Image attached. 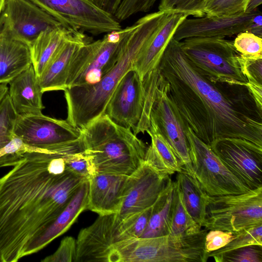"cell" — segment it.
<instances>
[{
	"label": "cell",
	"instance_id": "cell-1",
	"mask_svg": "<svg viewBox=\"0 0 262 262\" xmlns=\"http://www.w3.org/2000/svg\"><path fill=\"white\" fill-rule=\"evenodd\" d=\"M82 147L79 139L53 149L26 152L0 178V262L30 255L36 239L87 180L65 163L67 154Z\"/></svg>",
	"mask_w": 262,
	"mask_h": 262
},
{
	"label": "cell",
	"instance_id": "cell-2",
	"mask_svg": "<svg viewBox=\"0 0 262 262\" xmlns=\"http://www.w3.org/2000/svg\"><path fill=\"white\" fill-rule=\"evenodd\" d=\"M158 68L184 122L202 141L210 146L217 139L235 138L262 147V111L247 85L211 80L173 38Z\"/></svg>",
	"mask_w": 262,
	"mask_h": 262
},
{
	"label": "cell",
	"instance_id": "cell-3",
	"mask_svg": "<svg viewBox=\"0 0 262 262\" xmlns=\"http://www.w3.org/2000/svg\"><path fill=\"white\" fill-rule=\"evenodd\" d=\"M169 12L158 10L139 18L121 29L119 58L98 83L78 85L64 90L67 105V120L80 129L105 114L107 102L119 82L134 69L136 57L163 25Z\"/></svg>",
	"mask_w": 262,
	"mask_h": 262
},
{
	"label": "cell",
	"instance_id": "cell-4",
	"mask_svg": "<svg viewBox=\"0 0 262 262\" xmlns=\"http://www.w3.org/2000/svg\"><path fill=\"white\" fill-rule=\"evenodd\" d=\"M84 149L97 173L128 176L144 161L147 147L132 130L106 114L80 129Z\"/></svg>",
	"mask_w": 262,
	"mask_h": 262
},
{
	"label": "cell",
	"instance_id": "cell-5",
	"mask_svg": "<svg viewBox=\"0 0 262 262\" xmlns=\"http://www.w3.org/2000/svg\"><path fill=\"white\" fill-rule=\"evenodd\" d=\"M198 226L179 236L167 234L115 242L108 262H206L207 230Z\"/></svg>",
	"mask_w": 262,
	"mask_h": 262
},
{
	"label": "cell",
	"instance_id": "cell-6",
	"mask_svg": "<svg viewBox=\"0 0 262 262\" xmlns=\"http://www.w3.org/2000/svg\"><path fill=\"white\" fill-rule=\"evenodd\" d=\"M155 69L142 80L136 70L128 71L119 82L106 106L105 114L137 135L150 126V116L161 75Z\"/></svg>",
	"mask_w": 262,
	"mask_h": 262
},
{
	"label": "cell",
	"instance_id": "cell-7",
	"mask_svg": "<svg viewBox=\"0 0 262 262\" xmlns=\"http://www.w3.org/2000/svg\"><path fill=\"white\" fill-rule=\"evenodd\" d=\"M183 52L211 80L247 85L241 54L224 37H191L180 41Z\"/></svg>",
	"mask_w": 262,
	"mask_h": 262
},
{
	"label": "cell",
	"instance_id": "cell-8",
	"mask_svg": "<svg viewBox=\"0 0 262 262\" xmlns=\"http://www.w3.org/2000/svg\"><path fill=\"white\" fill-rule=\"evenodd\" d=\"M202 227L234 232L262 224V187L238 194H206Z\"/></svg>",
	"mask_w": 262,
	"mask_h": 262
},
{
	"label": "cell",
	"instance_id": "cell-9",
	"mask_svg": "<svg viewBox=\"0 0 262 262\" xmlns=\"http://www.w3.org/2000/svg\"><path fill=\"white\" fill-rule=\"evenodd\" d=\"M191 160V173L209 196L238 194L250 189L225 167L210 146L187 126L185 130Z\"/></svg>",
	"mask_w": 262,
	"mask_h": 262
},
{
	"label": "cell",
	"instance_id": "cell-10",
	"mask_svg": "<svg viewBox=\"0 0 262 262\" xmlns=\"http://www.w3.org/2000/svg\"><path fill=\"white\" fill-rule=\"evenodd\" d=\"M121 39L120 30L106 33L101 39L82 46L72 61L66 89L74 86L93 85L100 81L119 58Z\"/></svg>",
	"mask_w": 262,
	"mask_h": 262
},
{
	"label": "cell",
	"instance_id": "cell-11",
	"mask_svg": "<svg viewBox=\"0 0 262 262\" xmlns=\"http://www.w3.org/2000/svg\"><path fill=\"white\" fill-rule=\"evenodd\" d=\"M48 13L63 27L94 35L122 29L112 14L90 0H29Z\"/></svg>",
	"mask_w": 262,
	"mask_h": 262
},
{
	"label": "cell",
	"instance_id": "cell-12",
	"mask_svg": "<svg viewBox=\"0 0 262 262\" xmlns=\"http://www.w3.org/2000/svg\"><path fill=\"white\" fill-rule=\"evenodd\" d=\"M61 26L29 0H6L0 14V36L21 42L29 47L42 32Z\"/></svg>",
	"mask_w": 262,
	"mask_h": 262
},
{
	"label": "cell",
	"instance_id": "cell-13",
	"mask_svg": "<svg viewBox=\"0 0 262 262\" xmlns=\"http://www.w3.org/2000/svg\"><path fill=\"white\" fill-rule=\"evenodd\" d=\"M225 167L250 189L262 187V147L235 138L214 140L210 145Z\"/></svg>",
	"mask_w": 262,
	"mask_h": 262
},
{
	"label": "cell",
	"instance_id": "cell-14",
	"mask_svg": "<svg viewBox=\"0 0 262 262\" xmlns=\"http://www.w3.org/2000/svg\"><path fill=\"white\" fill-rule=\"evenodd\" d=\"M13 134L25 144L43 149H54L81 137L80 129L67 120L51 118L42 113L18 115Z\"/></svg>",
	"mask_w": 262,
	"mask_h": 262
},
{
	"label": "cell",
	"instance_id": "cell-15",
	"mask_svg": "<svg viewBox=\"0 0 262 262\" xmlns=\"http://www.w3.org/2000/svg\"><path fill=\"white\" fill-rule=\"evenodd\" d=\"M171 180L170 174L157 171L144 161L127 176L122 203L115 214V230L126 217L152 206Z\"/></svg>",
	"mask_w": 262,
	"mask_h": 262
},
{
	"label": "cell",
	"instance_id": "cell-16",
	"mask_svg": "<svg viewBox=\"0 0 262 262\" xmlns=\"http://www.w3.org/2000/svg\"><path fill=\"white\" fill-rule=\"evenodd\" d=\"M150 118L156 123L183 168L190 174L189 147L185 133L187 125L170 98L167 83L162 75L152 105Z\"/></svg>",
	"mask_w": 262,
	"mask_h": 262
},
{
	"label": "cell",
	"instance_id": "cell-17",
	"mask_svg": "<svg viewBox=\"0 0 262 262\" xmlns=\"http://www.w3.org/2000/svg\"><path fill=\"white\" fill-rule=\"evenodd\" d=\"M229 16L204 15L194 18H186L178 27L172 38L181 41L191 37H225L248 31L252 19L258 12Z\"/></svg>",
	"mask_w": 262,
	"mask_h": 262
},
{
	"label": "cell",
	"instance_id": "cell-18",
	"mask_svg": "<svg viewBox=\"0 0 262 262\" xmlns=\"http://www.w3.org/2000/svg\"><path fill=\"white\" fill-rule=\"evenodd\" d=\"M115 214L100 215L90 226L81 229L76 239L75 262H108L116 242Z\"/></svg>",
	"mask_w": 262,
	"mask_h": 262
},
{
	"label": "cell",
	"instance_id": "cell-19",
	"mask_svg": "<svg viewBox=\"0 0 262 262\" xmlns=\"http://www.w3.org/2000/svg\"><path fill=\"white\" fill-rule=\"evenodd\" d=\"M90 39L80 30L70 32L66 40L37 78L41 91H64L72 61L79 49Z\"/></svg>",
	"mask_w": 262,
	"mask_h": 262
},
{
	"label": "cell",
	"instance_id": "cell-20",
	"mask_svg": "<svg viewBox=\"0 0 262 262\" xmlns=\"http://www.w3.org/2000/svg\"><path fill=\"white\" fill-rule=\"evenodd\" d=\"M127 178L98 173L90 179L87 209L99 215L117 213L123 201Z\"/></svg>",
	"mask_w": 262,
	"mask_h": 262
},
{
	"label": "cell",
	"instance_id": "cell-21",
	"mask_svg": "<svg viewBox=\"0 0 262 262\" xmlns=\"http://www.w3.org/2000/svg\"><path fill=\"white\" fill-rule=\"evenodd\" d=\"M188 15L170 12L159 30L138 55L134 69L142 80L156 69L179 25Z\"/></svg>",
	"mask_w": 262,
	"mask_h": 262
},
{
	"label": "cell",
	"instance_id": "cell-22",
	"mask_svg": "<svg viewBox=\"0 0 262 262\" xmlns=\"http://www.w3.org/2000/svg\"><path fill=\"white\" fill-rule=\"evenodd\" d=\"M8 94L18 115L40 113L45 108L43 93L32 64L9 83Z\"/></svg>",
	"mask_w": 262,
	"mask_h": 262
},
{
	"label": "cell",
	"instance_id": "cell-23",
	"mask_svg": "<svg viewBox=\"0 0 262 262\" xmlns=\"http://www.w3.org/2000/svg\"><path fill=\"white\" fill-rule=\"evenodd\" d=\"M89 182L85 181L69 204L33 244L30 254L38 252L67 231L80 214L87 209Z\"/></svg>",
	"mask_w": 262,
	"mask_h": 262
},
{
	"label": "cell",
	"instance_id": "cell-24",
	"mask_svg": "<svg viewBox=\"0 0 262 262\" xmlns=\"http://www.w3.org/2000/svg\"><path fill=\"white\" fill-rule=\"evenodd\" d=\"M177 190V181L171 180L152 205L149 222L140 237H154L170 233Z\"/></svg>",
	"mask_w": 262,
	"mask_h": 262
},
{
	"label": "cell",
	"instance_id": "cell-25",
	"mask_svg": "<svg viewBox=\"0 0 262 262\" xmlns=\"http://www.w3.org/2000/svg\"><path fill=\"white\" fill-rule=\"evenodd\" d=\"M151 138L147 147L144 161L157 171L170 175L183 168L170 145L161 134L154 121L150 118V126L146 131Z\"/></svg>",
	"mask_w": 262,
	"mask_h": 262
},
{
	"label": "cell",
	"instance_id": "cell-26",
	"mask_svg": "<svg viewBox=\"0 0 262 262\" xmlns=\"http://www.w3.org/2000/svg\"><path fill=\"white\" fill-rule=\"evenodd\" d=\"M31 64L30 48L27 45L0 36V84L8 83Z\"/></svg>",
	"mask_w": 262,
	"mask_h": 262
},
{
	"label": "cell",
	"instance_id": "cell-27",
	"mask_svg": "<svg viewBox=\"0 0 262 262\" xmlns=\"http://www.w3.org/2000/svg\"><path fill=\"white\" fill-rule=\"evenodd\" d=\"M61 26L42 32L29 47L32 65L39 77L54 57L70 31Z\"/></svg>",
	"mask_w": 262,
	"mask_h": 262
},
{
	"label": "cell",
	"instance_id": "cell-28",
	"mask_svg": "<svg viewBox=\"0 0 262 262\" xmlns=\"http://www.w3.org/2000/svg\"><path fill=\"white\" fill-rule=\"evenodd\" d=\"M176 181L184 205L195 222L202 227L206 208V193L198 182L184 168L178 172Z\"/></svg>",
	"mask_w": 262,
	"mask_h": 262
},
{
	"label": "cell",
	"instance_id": "cell-29",
	"mask_svg": "<svg viewBox=\"0 0 262 262\" xmlns=\"http://www.w3.org/2000/svg\"><path fill=\"white\" fill-rule=\"evenodd\" d=\"M152 206L124 219L116 227V242L140 237L150 218Z\"/></svg>",
	"mask_w": 262,
	"mask_h": 262
},
{
	"label": "cell",
	"instance_id": "cell-30",
	"mask_svg": "<svg viewBox=\"0 0 262 262\" xmlns=\"http://www.w3.org/2000/svg\"><path fill=\"white\" fill-rule=\"evenodd\" d=\"M234 237L224 247L209 252V257L220 255L241 247L252 245H262V224L233 232Z\"/></svg>",
	"mask_w": 262,
	"mask_h": 262
},
{
	"label": "cell",
	"instance_id": "cell-31",
	"mask_svg": "<svg viewBox=\"0 0 262 262\" xmlns=\"http://www.w3.org/2000/svg\"><path fill=\"white\" fill-rule=\"evenodd\" d=\"M65 163L69 171L87 180L98 173L91 157L84 146L67 154Z\"/></svg>",
	"mask_w": 262,
	"mask_h": 262
},
{
	"label": "cell",
	"instance_id": "cell-32",
	"mask_svg": "<svg viewBox=\"0 0 262 262\" xmlns=\"http://www.w3.org/2000/svg\"><path fill=\"white\" fill-rule=\"evenodd\" d=\"M18 116L12 106L8 91L0 102V149L14 138V128Z\"/></svg>",
	"mask_w": 262,
	"mask_h": 262
},
{
	"label": "cell",
	"instance_id": "cell-33",
	"mask_svg": "<svg viewBox=\"0 0 262 262\" xmlns=\"http://www.w3.org/2000/svg\"><path fill=\"white\" fill-rule=\"evenodd\" d=\"M198 226H201L195 222L184 205L178 183L176 205L171 231L169 234L172 236H179Z\"/></svg>",
	"mask_w": 262,
	"mask_h": 262
},
{
	"label": "cell",
	"instance_id": "cell-34",
	"mask_svg": "<svg viewBox=\"0 0 262 262\" xmlns=\"http://www.w3.org/2000/svg\"><path fill=\"white\" fill-rule=\"evenodd\" d=\"M250 0H207L204 8L205 15L229 16L246 12Z\"/></svg>",
	"mask_w": 262,
	"mask_h": 262
},
{
	"label": "cell",
	"instance_id": "cell-35",
	"mask_svg": "<svg viewBox=\"0 0 262 262\" xmlns=\"http://www.w3.org/2000/svg\"><path fill=\"white\" fill-rule=\"evenodd\" d=\"M207 0H160L158 10L182 13L196 17L205 15L204 8Z\"/></svg>",
	"mask_w": 262,
	"mask_h": 262
},
{
	"label": "cell",
	"instance_id": "cell-36",
	"mask_svg": "<svg viewBox=\"0 0 262 262\" xmlns=\"http://www.w3.org/2000/svg\"><path fill=\"white\" fill-rule=\"evenodd\" d=\"M212 257L216 262H262V245L247 246Z\"/></svg>",
	"mask_w": 262,
	"mask_h": 262
},
{
	"label": "cell",
	"instance_id": "cell-37",
	"mask_svg": "<svg viewBox=\"0 0 262 262\" xmlns=\"http://www.w3.org/2000/svg\"><path fill=\"white\" fill-rule=\"evenodd\" d=\"M233 45L238 52L247 57H262V38L248 31L237 35Z\"/></svg>",
	"mask_w": 262,
	"mask_h": 262
},
{
	"label": "cell",
	"instance_id": "cell-38",
	"mask_svg": "<svg viewBox=\"0 0 262 262\" xmlns=\"http://www.w3.org/2000/svg\"><path fill=\"white\" fill-rule=\"evenodd\" d=\"M43 150L45 149L29 146L19 138L14 137L7 145L0 149V168L10 166L13 162L26 152Z\"/></svg>",
	"mask_w": 262,
	"mask_h": 262
},
{
	"label": "cell",
	"instance_id": "cell-39",
	"mask_svg": "<svg viewBox=\"0 0 262 262\" xmlns=\"http://www.w3.org/2000/svg\"><path fill=\"white\" fill-rule=\"evenodd\" d=\"M76 240L72 236L62 239L56 251L41 260L42 262H75Z\"/></svg>",
	"mask_w": 262,
	"mask_h": 262
},
{
	"label": "cell",
	"instance_id": "cell-40",
	"mask_svg": "<svg viewBox=\"0 0 262 262\" xmlns=\"http://www.w3.org/2000/svg\"><path fill=\"white\" fill-rule=\"evenodd\" d=\"M234 237L233 232L220 230H211L206 233L205 239L206 251L209 253L224 247Z\"/></svg>",
	"mask_w": 262,
	"mask_h": 262
},
{
	"label": "cell",
	"instance_id": "cell-41",
	"mask_svg": "<svg viewBox=\"0 0 262 262\" xmlns=\"http://www.w3.org/2000/svg\"><path fill=\"white\" fill-rule=\"evenodd\" d=\"M241 57L243 72L248 82L262 84V57H247L242 55Z\"/></svg>",
	"mask_w": 262,
	"mask_h": 262
},
{
	"label": "cell",
	"instance_id": "cell-42",
	"mask_svg": "<svg viewBox=\"0 0 262 262\" xmlns=\"http://www.w3.org/2000/svg\"><path fill=\"white\" fill-rule=\"evenodd\" d=\"M96 5L114 15L122 0H90Z\"/></svg>",
	"mask_w": 262,
	"mask_h": 262
},
{
	"label": "cell",
	"instance_id": "cell-43",
	"mask_svg": "<svg viewBox=\"0 0 262 262\" xmlns=\"http://www.w3.org/2000/svg\"><path fill=\"white\" fill-rule=\"evenodd\" d=\"M247 86L254 98L257 107L262 111V84L248 82Z\"/></svg>",
	"mask_w": 262,
	"mask_h": 262
},
{
	"label": "cell",
	"instance_id": "cell-44",
	"mask_svg": "<svg viewBox=\"0 0 262 262\" xmlns=\"http://www.w3.org/2000/svg\"><path fill=\"white\" fill-rule=\"evenodd\" d=\"M248 32L261 37L262 36V16L260 12L258 11L252 19L249 29Z\"/></svg>",
	"mask_w": 262,
	"mask_h": 262
},
{
	"label": "cell",
	"instance_id": "cell-45",
	"mask_svg": "<svg viewBox=\"0 0 262 262\" xmlns=\"http://www.w3.org/2000/svg\"><path fill=\"white\" fill-rule=\"evenodd\" d=\"M262 3V0H250L246 12H252L257 9Z\"/></svg>",
	"mask_w": 262,
	"mask_h": 262
},
{
	"label": "cell",
	"instance_id": "cell-46",
	"mask_svg": "<svg viewBox=\"0 0 262 262\" xmlns=\"http://www.w3.org/2000/svg\"><path fill=\"white\" fill-rule=\"evenodd\" d=\"M8 83L0 84V102L8 91Z\"/></svg>",
	"mask_w": 262,
	"mask_h": 262
},
{
	"label": "cell",
	"instance_id": "cell-47",
	"mask_svg": "<svg viewBox=\"0 0 262 262\" xmlns=\"http://www.w3.org/2000/svg\"><path fill=\"white\" fill-rule=\"evenodd\" d=\"M6 0H0V14L3 9Z\"/></svg>",
	"mask_w": 262,
	"mask_h": 262
}]
</instances>
